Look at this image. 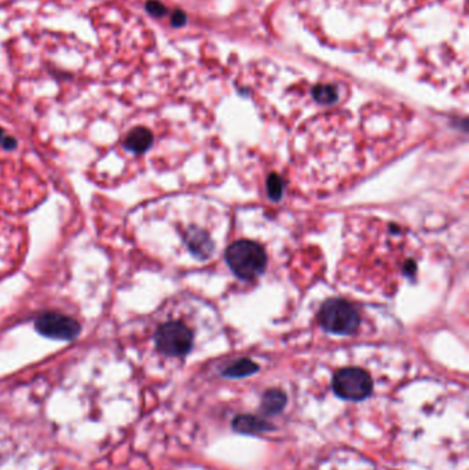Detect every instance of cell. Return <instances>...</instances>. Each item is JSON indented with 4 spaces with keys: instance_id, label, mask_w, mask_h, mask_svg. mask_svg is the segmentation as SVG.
Listing matches in <instances>:
<instances>
[{
    "instance_id": "1",
    "label": "cell",
    "mask_w": 469,
    "mask_h": 470,
    "mask_svg": "<svg viewBox=\"0 0 469 470\" xmlns=\"http://www.w3.org/2000/svg\"><path fill=\"white\" fill-rule=\"evenodd\" d=\"M226 261L239 280L251 281L264 273L267 267V253L258 242L239 239L226 249Z\"/></svg>"
},
{
    "instance_id": "2",
    "label": "cell",
    "mask_w": 469,
    "mask_h": 470,
    "mask_svg": "<svg viewBox=\"0 0 469 470\" xmlns=\"http://www.w3.org/2000/svg\"><path fill=\"white\" fill-rule=\"evenodd\" d=\"M194 338L193 328L181 319H169L160 323L153 336L157 352L174 359L188 356L194 347Z\"/></svg>"
},
{
    "instance_id": "3",
    "label": "cell",
    "mask_w": 469,
    "mask_h": 470,
    "mask_svg": "<svg viewBox=\"0 0 469 470\" xmlns=\"http://www.w3.org/2000/svg\"><path fill=\"white\" fill-rule=\"evenodd\" d=\"M318 322L329 334L352 336L359 331L361 315L351 303L341 299H330L321 306Z\"/></svg>"
},
{
    "instance_id": "4",
    "label": "cell",
    "mask_w": 469,
    "mask_h": 470,
    "mask_svg": "<svg viewBox=\"0 0 469 470\" xmlns=\"http://www.w3.org/2000/svg\"><path fill=\"white\" fill-rule=\"evenodd\" d=\"M373 378L362 367L339 369L332 378L333 394L339 399L363 401L373 394Z\"/></svg>"
},
{
    "instance_id": "5",
    "label": "cell",
    "mask_w": 469,
    "mask_h": 470,
    "mask_svg": "<svg viewBox=\"0 0 469 470\" xmlns=\"http://www.w3.org/2000/svg\"><path fill=\"white\" fill-rule=\"evenodd\" d=\"M36 330L48 338L72 341L80 334V325L76 319L58 312H46L35 321Z\"/></svg>"
},
{
    "instance_id": "6",
    "label": "cell",
    "mask_w": 469,
    "mask_h": 470,
    "mask_svg": "<svg viewBox=\"0 0 469 470\" xmlns=\"http://www.w3.org/2000/svg\"><path fill=\"white\" fill-rule=\"evenodd\" d=\"M232 426L235 432H238L241 435H251V436L276 430V426L270 421H267L263 417L252 415V414L237 415L232 423Z\"/></svg>"
},
{
    "instance_id": "7",
    "label": "cell",
    "mask_w": 469,
    "mask_h": 470,
    "mask_svg": "<svg viewBox=\"0 0 469 470\" xmlns=\"http://www.w3.org/2000/svg\"><path fill=\"white\" fill-rule=\"evenodd\" d=\"M153 142L154 135L149 128L135 127L127 134L124 139V147L134 154H142L153 146Z\"/></svg>"
},
{
    "instance_id": "8",
    "label": "cell",
    "mask_w": 469,
    "mask_h": 470,
    "mask_svg": "<svg viewBox=\"0 0 469 470\" xmlns=\"http://www.w3.org/2000/svg\"><path fill=\"white\" fill-rule=\"evenodd\" d=\"M288 404V396L280 388H271L263 392L261 401H260V410L264 415H278L285 410Z\"/></svg>"
},
{
    "instance_id": "9",
    "label": "cell",
    "mask_w": 469,
    "mask_h": 470,
    "mask_svg": "<svg viewBox=\"0 0 469 470\" xmlns=\"http://www.w3.org/2000/svg\"><path fill=\"white\" fill-rule=\"evenodd\" d=\"M259 366L252 362L251 359H238L234 360L233 363L227 365L223 370H222V376L226 378H232V379H238V378H245V377L254 376L255 373H258Z\"/></svg>"
},
{
    "instance_id": "10",
    "label": "cell",
    "mask_w": 469,
    "mask_h": 470,
    "mask_svg": "<svg viewBox=\"0 0 469 470\" xmlns=\"http://www.w3.org/2000/svg\"><path fill=\"white\" fill-rule=\"evenodd\" d=\"M145 10L153 18H163L168 14V8L160 0H147L145 3Z\"/></svg>"
},
{
    "instance_id": "11",
    "label": "cell",
    "mask_w": 469,
    "mask_h": 470,
    "mask_svg": "<svg viewBox=\"0 0 469 470\" xmlns=\"http://www.w3.org/2000/svg\"><path fill=\"white\" fill-rule=\"evenodd\" d=\"M0 144L7 150H13L17 147V139L10 135H6L4 130L0 128Z\"/></svg>"
},
{
    "instance_id": "12",
    "label": "cell",
    "mask_w": 469,
    "mask_h": 470,
    "mask_svg": "<svg viewBox=\"0 0 469 470\" xmlns=\"http://www.w3.org/2000/svg\"><path fill=\"white\" fill-rule=\"evenodd\" d=\"M171 24L175 28H181L186 24V14L181 10H175L171 16Z\"/></svg>"
}]
</instances>
